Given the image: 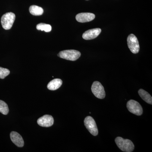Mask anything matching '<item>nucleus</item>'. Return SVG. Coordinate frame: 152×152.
Wrapping results in <instances>:
<instances>
[{"instance_id":"1","label":"nucleus","mask_w":152,"mask_h":152,"mask_svg":"<svg viewBox=\"0 0 152 152\" xmlns=\"http://www.w3.org/2000/svg\"><path fill=\"white\" fill-rule=\"evenodd\" d=\"M115 142L120 149L124 152H132L134 149V145L132 141L124 139L121 137H117Z\"/></svg>"},{"instance_id":"2","label":"nucleus","mask_w":152,"mask_h":152,"mask_svg":"<svg viewBox=\"0 0 152 152\" xmlns=\"http://www.w3.org/2000/svg\"><path fill=\"white\" fill-rule=\"evenodd\" d=\"M58 56L61 58L71 61H75L80 57L81 53L76 50H66L60 52Z\"/></svg>"},{"instance_id":"3","label":"nucleus","mask_w":152,"mask_h":152,"mask_svg":"<svg viewBox=\"0 0 152 152\" xmlns=\"http://www.w3.org/2000/svg\"><path fill=\"white\" fill-rule=\"evenodd\" d=\"M15 19V15L12 12L4 14L1 19V23L3 28L5 30H9L12 26Z\"/></svg>"},{"instance_id":"4","label":"nucleus","mask_w":152,"mask_h":152,"mask_svg":"<svg viewBox=\"0 0 152 152\" xmlns=\"http://www.w3.org/2000/svg\"><path fill=\"white\" fill-rule=\"evenodd\" d=\"M128 47L134 54H137L140 51V47L137 38L134 35L131 34L127 38Z\"/></svg>"},{"instance_id":"5","label":"nucleus","mask_w":152,"mask_h":152,"mask_svg":"<svg viewBox=\"0 0 152 152\" xmlns=\"http://www.w3.org/2000/svg\"><path fill=\"white\" fill-rule=\"evenodd\" d=\"M127 108L129 111L137 115H141L143 113V109L139 102L134 100L128 101Z\"/></svg>"},{"instance_id":"6","label":"nucleus","mask_w":152,"mask_h":152,"mask_svg":"<svg viewBox=\"0 0 152 152\" xmlns=\"http://www.w3.org/2000/svg\"><path fill=\"white\" fill-rule=\"evenodd\" d=\"M84 124L88 131L93 136L98 134V129L96 124L94 118L91 116L86 117L84 120Z\"/></svg>"},{"instance_id":"7","label":"nucleus","mask_w":152,"mask_h":152,"mask_svg":"<svg viewBox=\"0 0 152 152\" xmlns=\"http://www.w3.org/2000/svg\"><path fill=\"white\" fill-rule=\"evenodd\" d=\"M91 91L95 96L98 99H103L105 97L104 89L100 82L95 81L93 83Z\"/></svg>"},{"instance_id":"8","label":"nucleus","mask_w":152,"mask_h":152,"mask_svg":"<svg viewBox=\"0 0 152 152\" xmlns=\"http://www.w3.org/2000/svg\"><path fill=\"white\" fill-rule=\"evenodd\" d=\"M37 124L41 126L49 127L53 124V118L50 115H45L38 119Z\"/></svg>"},{"instance_id":"9","label":"nucleus","mask_w":152,"mask_h":152,"mask_svg":"<svg viewBox=\"0 0 152 152\" xmlns=\"http://www.w3.org/2000/svg\"><path fill=\"white\" fill-rule=\"evenodd\" d=\"M102 31L100 28H96L86 31L83 34V38L85 40H91L99 36Z\"/></svg>"},{"instance_id":"10","label":"nucleus","mask_w":152,"mask_h":152,"mask_svg":"<svg viewBox=\"0 0 152 152\" xmlns=\"http://www.w3.org/2000/svg\"><path fill=\"white\" fill-rule=\"evenodd\" d=\"M94 14L91 13H81L76 15V19L80 23H86L91 21L95 19Z\"/></svg>"},{"instance_id":"11","label":"nucleus","mask_w":152,"mask_h":152,"mask_svg":"<svg viewBox=\"0 0 152 152\" xmlns=\"http://www.w3.org/2000/svg\"><path fill=\"white\" fill-rule=\"evenodd\" d=\"M11 140L17 146L22 148L24 145V142L22 136L15 132H12L10 134Z\"/></svg>"},{"instance_id":"12","label":"nucleus","mask_w":152,"mask_h":152,"mask_svg":"<svg viewBox=\"0 0 152 152\" xmlns=\"http://www.w3.org/2000/svg\"><path fill=\"white\" fill-rule=\"evenodd\" d=\"M63 81L60 79H55L52 80L48 84V88L51 91H55L58 89L62 86Z\"/></svg>"},{"instance_id":"13","label":"nucleus","mask_w":152,"mask_h":152,"mask_svg":"<svg viewBox=\"0 0 152 152\" xmlns=\"http://www.w3.org/2000/svg\"><path fill=\"white\" fill-rule=\"evenodd\" d=\"M138 93L140 96L144 101H145L147 103L152 104V96L148 93L145 90L141 89L139 90Z\"/></svg>"},{"instance_id":"14","label":"nucleus","mask_w":152,"mask_h":152,"mask_svg":"<svg viewBox=\"0 0 152 152\" xmlns=\"http://www.w3.org/2000/svg\"><path fill=\"white\" fill-rule=\"evenodd\" d=\"M29 12L30 13L33 15L39 16L42 15L44 12V10L39 6L32 5L30 7Z\"/></svg>"},{"instance_id":"15","label":"nucleus","mask_w":152,"mask_h":152,"mask_svg":"<svg viewBox=\"0 0 152 152\" xmlns=\"http://www.w3.org/2000/svg\"><path fill=\"white\" fill-rule=\"evenodd\" d=\"M37 29L39 31H45L46 32H49L51 31L52 27L50 25L41 23L37 25Z\"/></svg>"},{"instance_id":"16","label":"nucleus","mask_w":152,"mask_h":152,"mask_svg":"<svg viewBox=\"0 0 152 152\" xmlns=\"http://www.w3.org/2000/svg\"><path fill=\"white\" fill-rule=\"evenodd\" d=\"M9 112L8 105L4 101L0 100V113L3 115H7L8 114Z\"/></svg>"},{"instance_id":"17","label":"nucleus","mask_w":152,"mask_h":152,"mask_svg":"<svg viewBox=\"0 0 152 152\" xmlns=\"http://www.w3.org/2000/svg\"><path fill=\"white\" fill-rule=\"evenodd\" d=\"M10 74V71L8 69L0 67V78L4 79Z\"/></svg>"},{"instance_id":"18","label":"nucleus","mask_w":152,"mask_h":152,"mask_svg":"<svg viewBox=\"0 0 152 152\" xmlns=\"http://www.w3.org/2000/svg\"><path fill=\"white\" fill-rule=\"evenodd\" d=\"M87 1H88V0H87Z\"/></svg>"}]
</instances>
